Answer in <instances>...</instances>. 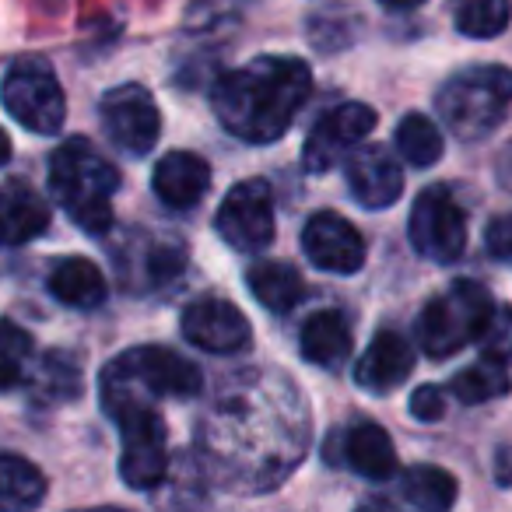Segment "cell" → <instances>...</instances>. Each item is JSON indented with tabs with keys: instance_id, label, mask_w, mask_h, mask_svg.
<instances>
[{
	"instance_id": "6da1fadb",
	"label": "cell",
	"mask_w": 512,
	"mask_h": 512,
	"mask_svg": "<svg viewBox=\"0 0 512 512\" xmlns=\"http://www.w3.org/2000/svg\"><path fill=\"white\" fill-rule=\"evenodd\" d=\"M313 92V71L299 57H256L253 64L228 71L214 85L211 106L232 137L249 144H271L285 137L299 109Z\"/></svg>"
},
{
	"instance_id": "7a4b0ae2",
	"label": "cell",
	"mask_w": 512,
	"mask_h": 512,
	"mask_svg": "<svg viewBox=\"0 0 512 512\" xmlns=\"http://www.w3.org/2000/svg\"><path fill=\"white\" fill-rule=\"evenodd\" d=\"M53 197L67 218L92 235H102L113 225V193L120 190V172L81 137H71L53 151L50 162Z\"/></svg>"
},
{
	"instance_id": "3957f363",
	"label": "cell",
	"mask_w": 512,
	"mask_h": 512,
	"mask_svg": "<svg viewBox=\"0 0 512 512\" xmlns=\"http://www.w3.org/2000/svg\"><path fill=\"white\" fill-rule=\"evenodd\" d=\"M204 376L200 369L172 348H134L123 351L102 372V407L113 418L130 404H144L148 397H197Z\"/></svg>"
},
{
	"instance_id": "277c9868",
	"label": "cell",
	"mask_w": 512,
	"mask_h": 512,
	"mask_svg": "<svg viewBox=\"0 0 512 512\" xmlns=\"http://www.w3.org/2000/svg\"><path fill=\"white\" fill-rule=\"evenodd\" d=\"M442 123L460 141H484L505 123L512 109V71L498 64H477L453 74L435 95Z\"/></svg>"
},
{
	"instance_id": "5b68a950",
	"label": "cell",
	"mask_w": 512,
	"mask_h": 512,
	"mask_svg": "<svg viewBox=\"0 0 512 512\" xmlns=\"http://www.w3.org/2000/svg\"><path fill=\"white\" fill-rule=\"evenodd\" d=\"M491 313H495V302H491L488 288L467 278L453 281L446 292L435 295V299L421 309L418 344L425 348V355L449 358L481 337Z\"/></svg>"
},
{
	"instance_id": "8992f818",
	"label": "cell",
	"mask_w": 512,
	"mask_h": 512,
	"mask_svg": "<svg viewBox=\"0 0 512 512\" xmlns=\"http://www.w3.org/2000/svg\"><path fill=\"white\" fill-rule=\"evenodd\" d=\"M0 102L32 134L53 137L67 120V99L57 74L39 60H22L0 85Z\"/></svg>"
},
{
	"instance_id": "52a82bcc",
	"label": "cell",
	"mask_w": 512,
	"mask_h": 512,
	"mask_svg": "<svg viewBox=\"0 0 512 512\" xmlns=\"http://www.w3.org/2000/svg\"><path fill=\"white\" fill-rule=\"evenodd\" d=\"M120 425L123 453L120 474L123 484L134 491H151L162 484L169 470V442H165V421L151 404H130L113 414Z\"/></svg>"
},
{
	"instance_id": "ba28073f",
	"label": "cell",
	"mask_w": 512,
	"mask_h": 512,
	"mask_svg": "<svg viewBox=\"0 0 512 512\" xmlns=\"http://www.w3.org/2000/svg\"><path fill=\"white\" fill-rule=\"evenodd\" d=\"M411 246L432 264H453L467 249V214L446 186H428L411 207Z\"/></svg>"
},
{
	"instance_id": "9c48e42d",
	"label": "cell",
	"mask_w": 512,
	"mask_h": 512,
	"mask_svg": "<svg viewBox=\"0 0 512 512\" xmlns=\"http://www.w3.org/2000/svg\"><path fill=\"white\" fill-rule=\"evenodd\" d=\"M218 225L221 239L239 253H260L271 246L274 239V193L264 179H246V183L232 186L228 197L218 207Z\"/></svg>"
},
{
	"instance_id": "30bf717a",
	"label": "cell",
	"mask_w": 512,
	"mask_h": 512,
	"mask_svg": "<svg viewBox=\"0 0 512 512\" xmlns=\"http://www.w3.org/2000/svg\"><path fill=\"white\" fill-rule=\"evenodd\" d=\"M102 127L106 137L130 158H144L162 137V116L148 88L123 85L102 99Z\"/></svg>"
},
{
	"instance_id": "8fae6325",
	"label": "cell",
	"mask_w": 512,
	"mask_h": 512,
	"mask_svg": "<svg viewBox=\"0 0 512 512\" xmlns=\"http://www.w3.org/2000/svg\"><path fill=\"white\" fill-rule=\"evenodd\" d=\"M376 127V109L365 106V102H344V106H334L316 130L309 134L306 151H302V162H306L309 172H327L348 155L355 144H362L365 137Z\"/></svg>"
},
{
	"instance_id": "7c38bea8",
	"label": "cell",
	"mask_w": 512,
	"mask_h": 512,
	"mask_svg": "<svg viewBox=\"0 0 512 512\" xmlns=\"http://www.w3.org/2000/svg\"><path fill=\"white\" fill-rule=\"evenodd\" d=\"M302 249L320 271L330 274H355L365 264V239L358 235V228L330 211L309 218L302 232Z\"/></svg>"
},
{
	"instance_id": "4fadbf2b",
	"label": "cell",
	"mask_w": 512,
	"mask_h": 512,
	"mask_svg": "<svg viewBox=\"0 0 512 512\" xmlns=\"http://www.w3.org/2000/svg\"><path fill=\"white\" fill-rule=\"evenodd\" d=\"M183 337L211 355H235L249 344V320L225 299H200L186 306Z\"/></svg>"
},
{
	"instance_id": "5bb4252c",
	"label": "cell",
	"mask_w": 512,
	"mask_h": 512,
	"mask_svg": "<svg viewBox=\"0 0 512 512\" xmlns=\"http://www.w3.org/2000/svg\"><path fill=\"white\" fill-rule=\"evenodd\" d=\"M348 176V190L369 211H383V207L397 204V197L404 193V172H400L397 158L390 155V148H355L344 165Z\"/></svg>"
},
{
	"instance_id": "9a60e30c",
	"label": "cell",
	"mask_w": 512,
	"mask_h": 512,
	"mask_svg": "<svg viewBox=\"0 0 512 512\" xmlns=\"http://www.w3.org/2000/svg\"><path fill=\"white\" fill-rule=\"evenodd\" d=\"M207 186H211V165L193 151H169L151 176L155 197L172 211H190L193 204H200Z\"/></svg>"
},
{
	"instance_id": "2e32d148",
	"label": "cell",
	"mask_w": 512,
	"mask_h": 512,
	"mask_svg": "<svg viewBox=\"0 0 512 512\" xmlns=\"http://www.w3.org/2000/svg\"><path fill=\"white\" fill-rule=\"evenodd\" d=\"M411 369H414L411 341L404 334H397V330H379L372 337L369 351L362 355V362H358L355 379L369 393H390L411 376Z\"/></svg>"
},
{
	"instance_id": "e0dca14e",
	"label": "cell",
	"mask_w": 512,
	"mask_h": 512,
	"mask_svg": "<svg viewBox=\"0 0 512 512\" xmlns=\"http://www.w3.org/2000/svg\"><path fill=\"white\" fill-rule=\"evenodd\" d=\"M50 225V207L43 204L32 186L4 183L0 186V242L4 246H25Z\"/></svg>"
},
{
	"instance_id": "ac0fdd59",
	"label": "cell",
	"mask_w": 512,
	"mask_h": 512,
	"mask_svg": "<svg viewBox=\"0 0 512 512\" xmlns=\"http://www.w3.org/2000/svg\"><path fill=\"white\" fill-rule=\"evenodd\" d=\"M341 460L369 481H390L397 474V449L390 435L372 421H362L341 435Z\"/></svg>"
},
{
	"instance_id": "d6986e66",
	"label": "cell",
	"mask_w": 512,
	"mask_h": 512,
	"mask_svg": "<svg viewBox=\"0 0 512 512\" xmlns=\"http://www.w3.org/2000/svg\"><path fill=\"white\" fill-rule=\"evenodd\" d=\"M351 344H355L351 323L337 309H323V313L309 316L306 327H302V358L323 365V369L341 365L351 355Z\"/></svg>"
},
{
	"instance_id": "ffe728a7",
	"label": "cell",
	"mask_w": 512,
	"mask_h": 512,
	"mask_svg": "<svg viewBox=\"0 0 512 512\" xmlns=\"http://www.w3.org/2000/svg\"><path fill=\"white\" fill-rule=\"evenodd\" d=\"M50 292H53V299L71 309H95L106 302L109 288H106L102 271L92 260H85V256H67V260H60V264L53 267Z\"/></svg>"
},
{
	"instance_id": "44dd1931",
	"label": "cell",
	"mask_w": 512,
	"mask_h": 512,
	"mask_svg": "<svg viewBox=\"0 0 512 512\" xmlns=\"http://www.w3.org/2000/svg\"><path fill=\"white\" fill-rule=\"evenodd\" d=\"M246 285L253 299L271 313H292L306 299V281L295 267L288 264H256L249 267Z\"/></svg>"
},
{
	"instance_id": "7402d4cb",
	"label": "cell",
	"mask_w": 512,
	"mask_h": 512,
	"mask_svg": "<svg viewBox=\"0 0 512 512\" xmlns=\"http://www.w3.org/2000/svg\"><path fill=\"white\" fill-rule=\"evenodd\" d=\"M46 498V477L25 456L0 453V512L36 509Z\"/></svg>"
},
{
	"instance_id": "603a6c76",
	"label": "cell",
	"mask_w": 512,
	"mask_h": 512,
	"mask_svg": "<svg viewBox=\"0 0 512 512\" xmlns=\"http://www.w3.org/2000/svg\"><path fill=\"white\" fill-rule=\"evenodd\" d=\"M449 390H453V397L460 400V404H488V400L505 397V393L512 390V379L502 358L484 355L481 362L467 365V369L449 383Z\"/></svg>"
},
{
	"instance_id": "cb8c5ba5",
	"label": "cell",
	"mask_w": 512,
	"mask_h": 512,
	"mask_svg": "<svg viewBox=\"0 0 512 512\" xmlns=\"http://www.w3.org/2000/svg\"><path fill=\"white\" fill-rule=\"evenodd\" d=\"M400 491L411 505L425 512H442L456 502V477L442 467H432V463H418L404 474L400 481Z\"/></svg>"
},
{
	"instance_id": "d4e9b609",
	"label": "cell",
	"mask_w": 512,
	"mask_h": 512,
	"mask_svg": "<svg viewBox=\"0 0 512 512\" xmlns=\"http://www.w3.org/2000/svg\"><path fill=\"white\" fill-rule=\"evenodd\" d=\"M453 25L467 39H495L509 29L512 4L509 0H449Z\"/></svg>"
},
{
	"instance_id": "484cf974",
	"label": "cell",
	"mask_w": 512,
	"mask_h": 512,
	"mask_svg": "<svg viewBox=\"0 0 512 512\" xmlns=\"http://www.w3.org/2000/svg\"><path fill=\"white\" fill-rule=\"evenodd\" d=\"M397 151L404 155V162L428 169L442 158V134L428 116L407 113L397 127Z\"/></svg>"
},
{
	"instance_id": "4316f807",
	"label": "cell",
	"mask_w": 512,
	"mask_h": 512,
	"mask_svg": "<svg viewBox=\"0 0 512 512\" xmlns=\"http://www.w3.org/2000/svg\"><path fill=\"white\" fill-rule=\"evenodd\" d=\"M32 365V337L18 323H0V390L25 383Z\"/></svg>"
},
{
	"instance_id": "83f0119b",
	"label": "cell",
	"mask_w": 512,
	"mask_h": 512,
	"mask_svg": "<svg viewBox=\"0 0 512 512\" xmlns=\"http://www.w3.org/2000/svg\"><path fill=\"white\" fill-rule=\"evenodd\" d=\"M477 341L484 344V355L502 358V362L512 358V306H498Z\"/></svg>"
},
{
	"instance_id": "f1b7e54d",
	"label": "cell",
	"mask_w": 512,
	"mask_h": 512,
	"mask_svg": "<svg viewBox=\"0 0 512 512\" xmlns=\"http://www.w3.org/2000/svg\"><path fill=\"white\" fill-rule=\"evenodd\" d=\"M484 246L495 260H509L512 264V214H502L488 225L484 232Z\"/></svg>"
},
{
	"instance_id": "f546056e",
	"label": "cell",
	"mask_w": 512,
	"mask_h": 512,
	"mask_svg": "<svg viewBox=\"0 0 512 512\" xmlns=\"http://www.w3.org/2000/svg\"><path fill=\"white\" fill-rule=\"evenodd\" d=\"M411 414L418 421H439L446 414V400H442L439 386H421L411 397Z\"/></svg>"
},
{
	"instance_id": "4dcf8cb0",
	"label": "cell",
	"mask_w": 512,
	"mask_h": 512,
	"mask_svg": "<svg viewBox=\"0 0 512 512\" xmlns=\"http://www.w3.org/2000/svg\"><path fill=\"white\" fill-rule=\"evenodd\" d=\"M379 4L393 11H411V8H418V4H425V0H379Z\"/></svg>"
},
{
	"instance_id": "1f68e13d",
	"label": "cell",
	"mask_w": 512,
	"mask_h": 512,
	"mask_svg": "<svg viewBox=\"0 0 512 512\" xmlns=\"http://www.w3.org/2000/svg\"><path fill=\"white\" fill-rule=\"evenodd\" d=\"M8 158H11V137L4 134V130H0V169L8 165Z\"/></svg>"
}]
</instances>
